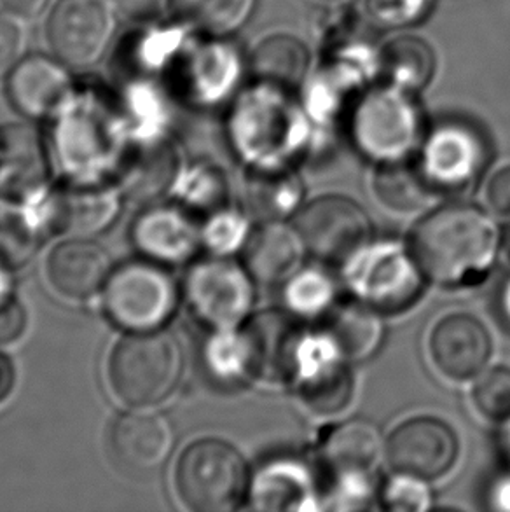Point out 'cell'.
Returning <instances> with one entry per match:
<instances>
[{"instance_id": "1", "label": "cell", "mask_w": 510, "mask_h": 512, "mask_svg": "<svg viewBox=\"0 0 510 512\" xmlns=\"http://www.w3.org/2000/svg\"><path fill=\"white\" fill-rule=\"evenodd\" d=\"M409 245L430 285L462 291L484 284L497 268L505 235L493 212L465 201L428 208Z\"/></svg>"}, {"instance_id": "2", "label": "cell", "mask_w": 510, "mask_h": 512, "mask_svg": "<svg viewBox=\"0 0 510 512\" xmlns=\"http://www.w3.org/2000/svg\"><path fill=\"white\" fill-rule=\"evenodd\" d=\"M268 93L247 98L229 123V140L247 173L297 168L315 149L311 119L268 86Z\"/></svg>"}, {"instance_id": "3", "label": "cell", "mask_w": 510, "mask_h": 512, "mask_svg": "<svg viewBox=\"0 0 510 512\" xmlns=\"http://www.w3.org/2000/svg\"><path fill=\"white\" fill-rule=\"evenodd\" d=\"M339 268L348 296L383 315L407 312L430 285L409 242L395 238H371Z\"/></svg>"}, {"instance_id": "4", "label": "cell", "mask_w": 510, "mask_h": 512, "mask_svg": "<svg viewBox=\"0 0 510 512\" xmlns=\"http://www.w3.org/2000/svg\"><path fill=\"white\" fill-rule=\"evenodd\" d=\"M425 135L413 93L392 84L364 93L350 118L353 146L373 167L413 161Z\"/></svg>"}, {"instance_id": "5", "label": "cell", "mask_w": 510, "mask_h": 512, "mask_svg": "<svg viewBox=\"0 0 510 512\" xmlns=\"http://www.w3.org/2000/svg\"><path fill=\"white\" fill-rule=\"evenodd\" d=\"M179 340L161 331L128 333L109 359V381L116 397L131 408L147 409L170 399L184 376Z\"/></svg>"}, {"instance_id": "6", "label": "cell", "mask_w": 510, "mask_h": 512, "mask_svg": "<svg viewBox=\"0 0 510 512\" xmlns=\"http://www.w3.org/2000/svg\"><path fill=\"white\" fill-rule=\"evenodd\" d=\"M353 362L327 327L299 329L287 360V387L315 416H336L352 404Z\"/></svg>"}, {"instance_id": "7", "label": "cell", "mask_w": 510, "mask_h": 512, "mask_svg": "<svg viewBox=\"0 0 510 512\" xmlns=\"http://www.w3.org/2000/svg\"><path fill=\"white\" fill-rule=\"evenodd\" d=\"M249 464L233 444L215 437L189 444L175 467V490L196 512H231L247 504Z\"/></svg>"}, {"instance_id": "8", "label": "cell", "mask_w": 510, "mask_h": 512, "mask_svg": "<svg viewBox=\"0 0 510 512\" xmlns=\"http://www.w3.org/2000/svg\"><path fill=\"white\" fill-rule=\"evenodd\" d=\"M182 289L163 264L149 259L112 270L102 291L107 319L126 333H152L168 326L179 308Z\"/></svg>"}, {"instance_id": "9", "label": "cell", "mask_w": 510, "mask_h": 512, "mask_svg": "<svg viewBox=\"0 0 510 512\" xmlns=\"http://www.w3.org/2000/svg\"><path fill=\"white\" fill-rule=\"evenodd\" d=\"M182 298L208 331L235 329L255 313L257 282L235 257L208 256L189 266Z\"/></svg>"}, {"instance_id": "10", "label": "cell", "mask_w": 510, "mask_h": 512, "mask_svg": "<svg viewBox=\"0 0 510 512\" xmlns=\"http://www.w3.org/2000/svg\"><path fill=\"white\" fill-rule=\"evenodd\" d=\"M308 256L318 263L341 264L373 236V221L359 201L345 194H322L306 201L292 219Z\"/></svg>"}, {"instance_id": "11", "label": "cell", "mask_w": 510, "mask_h": 512, "mask_svg": "<svg viewBox=\"0 0 510 512\" xmlns=\"http://www.w3.org/2000/svg\"><path fill=\"white\" fill-rule=\"evenodd\" d=\"M490 151L476 128L446 121L428 130L416 165L435 193L460 194L476 186L488 167Z\"/></svg>"}, {"instance_id": "12", "label": "cell", "mask_w": 510, "mask_h": 512, "mask_svg": "<svg viewBox=\"0 0 510 512\" xmlns=\"http://www.w3.org/2000/svg\"><path fill=\"white\" fill-rule=\"evenodd\" d=\"M428 364L449 385L476 380L493 359V338L484 322L470 313H448L434 322L425 343Z\"/></svg>"}, {"instance_id": "13", "label": "cell", "mask_w": 510, "mask_h": 512, "mask_svg": "<svg viewBox=\"0 0 510 512\" xmlns=\"http://www.w3.org/2000/svg\"><path fill=\"white\" fill-rule=\"evenodd\" d=\"M116 32L112 0H62L49 16L48 39L56 58L70 67L97 63Z\"/></svg>"}, {"instance_id": "14", "label": "cell", "mask_w": 510, "mask_h": 512, "mask_svg": "<svg viewBox=\"0 0 510 512\" xmlns=\"http://www.w3.org/2000/svg\"><path fill=\"white\" fill-rule=\"evenodd\" d=\"M460 441L455 430L437 416L407 418L386 434L385 462L392 471L437 481L455 469Z\"/></svg>"}, {"instance_id": "15", "label": "cell", "mask_w": 510, "mask_h": 512, "mask_svg": "<svg viewBox=\"0 0 510 512\" xmlns=\"http://www.w3.org/2000/svg\"><path fill=\"white\" fill-rule=\"evenodd\" d=\"M247 506L261 512H320L324 492L306 460L282 455L252 472Z\"/></svg>"}, {"instance_id": "16", "label": "cell", "mask_w": 510, "mask_h": 512, "mask_svg": "<svg viewBox=\"0 0 510 512\" xmlns=\"http://www.w3.org/2000/svg\"><path fill=\"white\" fill-rule=\"evenodd\" d=\"M123 193L112 182L63 180L51 187V228L53 233L72 238L102 235L118 221Z\"/></svg>"}, {"instance_id": "17", "label": "cell", "mask_w": 510, "mask_h": 512, "mask_svg": "<svg viewBox=\"0 0 510 512\" xmlns=\"http://www.w3.org/2000/svg\"><path fill=\"white\" fill-rule=\"evenodd\" d=\"M131 242L144 259L163 266L187 263L203 249L201 226L179 203L145 208L133 222Z\"/></svg>"}, {"instance_id": "18", "label": "cell", "mask_w": 510, "mask_h": 512, "mask_svg": "<svg viewBox=\"0 0 510 512\" xmlns=\"http://www.w3.org/2000/svg\"><path fill=\"white\" fill-rule=\"evenodd\" d=\"M51 184L20 200L0 201V263L11 270L27 266L51 228Z\"/></svg>"}, {"instance_id": "19", "label": "cell", "mask_w": 510, "mask_h": 512, "mask_svg": "<svg viewBox=\"0 0 510 512\" xmlns=\"http://www.w3.org/2000/svg\"><path fill=\"white\" fill-rule=\"evenodd\" d=\"M177 436L168 416L156 411H131L119 416L111 430L114 455L130 471L161 469L172 457Z\"/></svg>"}, {"instance_id": "20", "label": "cell", "mask_w": 510, "mask_h": 512, "mask_svg": "<svg viewBox=\"0 0 510 512\" xmlns=\"http://www.w3.org/2000/svg\"><path fill=\"white\" fill-rule=\"evenodd\" d=\"M112 270L107 250L90 238H70L56 245L46 264L51 287L72 301L95 298L104 291Z\"/></svg>"}, {"instance_id": "21", "label": "cell", "mask_w": 510, "mask_h": 512, "mask_svg": "<svg viewBox=\"0 0 510 512\" xmlns=\"http://www.w3.org/2000/svg\"><path fill=\"white\" fill-rule=\"evenodd\" d=\"M72 91L67 70L48 56L23 58L7 77V98L25 118L44 119L62 112Z\"/></svg>"}, {"instance_id": "22", "label": "cell", "mask_w": 510, "mask_h": 512, "mask_svg": "<svg viewBox=\"0 0 510 512\" xmlns=\"http://www.w3.org/2000/svg\"><path fill=\"white\" fill-rule=\"evenodd\" d=\"M308 250L292 221H261L254 228L242 263L257 284L282 285L304 264Z\"/></svg>"}, {"instance_id": "23", "label": "cell", "mask_w": 510, "mask_h": 512, "mask_svg": "<svg viewBox=\"0 0 510 512\" xmlns=\"http://www.w3.org/2000/svg\"><path fill=\"white\" fill-rule=\"evenodd\" d=\"M49 184V156L27 126L0 132V198L20 200Z\"/></svg>"}, {"instance_id": "24", "label": "cell", "mask_w": 510, "mask_h": 512, "mask_svg": "<svg viewBox=\"0 0 510 512\" xmlns=\"http://www.w3.org/2000/svg\"><path fill=\"white\" fill-rule=\"evenodd\" d=\"M329 472L378 471L385 464L386 436L369 418H348L334 425L320 444Z\"/></svg>"}, {"instance_id": "25", "label": "cell", "mask_w": 510, "mask_h": 512, "mask_svg": "<svg viewBox=\"0 0 510 512\" xmlns=\"http://www.w3.org/2000/svg\"><path fill=\"white\" fill-rule=\"evenodd\" d=\"M203 364L217 383L243 387L259 381V355L247 324L210 331L203 345Z\"/></svg>"}, {"instance_id": "26", "label": "cell", "mask_w": 510, "mask_h": 512, "mask_svg": "<svg viewBox=\"0 0 510 512\" xmlns=\"http://www.w3.org/2000/svg\"><path fill=\"white\" fill-rule=\"evenodd\" d=\"M182 167L172 147H144L126 158L118 173V186L125 198L149 203L172 191Z\"/></svg>"}, {"instance_id": "27", "label": "cell", "mask_w": 510, "mask_h": 512, "mask_svg": "<svg viewBox=\"0 0 510 512\" xmlns=\"http://www.w3.org/2000/svg\"><path fill=\"white\" fill-rule=\"evenodd\" d=\"M339 301L338 280L322 263L303 264L282 284V308L301 324L324 322Z\"/></svg>"}, {"instance_id": "28", "label": "cell", "mask_w": 510, "mask_h": 512, "mask_svg": "<svg viewBox=\"0 0 510 512\" xmlns=\"http://www.w3.org/2000/svg\"><path fill=\"white\" fill-rule=\"evenodd\" d=\"M385 317L371 306L350 298L339 301L331 315L324 320V327L331 331L345 350L346 357L355 364L371 359L380 352L386 338Z\"/></svg>"}, {"instance_id": "29", "label": "cell", "mask_w": 510, "mask_h": 512, "mask_svg": "<svg viewBox=\"0 0 510 512\" xmlns=\"http://www.w3.org/2000/svg\"><path fill=\"white\" fill-rule=\"evenodd\" d=\"M299 324L283 308L255 312L247 322L259 355V381L287 385V360Z\"/></svg>"}, {"instance_id": "30", "label": "cell", "mask_w": 510, "mask_h": 512, "mask_svg": "<svg viewBox=\"0 0 510 512\" xmlns=\"http://www.w3.org/2000/svg\"><path fill=\"white\" fill-rule=\"evenodd\" d=\"M371 189L374 200L388 212L397 215L427 212L439 196L413 161L374 167Z\"/></svg>"}, {"instance_id": "31", "label": "cell", "mask_w": 510, "mask_h": 512, "mask_svg": "<svg viewBox=\"0 0 510 512\" xmlns=\"http://www.w3.org/2000/svg\"><path fill=\"white\" fill-rule=\"evenodd\" d=\"M249 212L261 221H292L306 203V186L297 168L249 173Z\"/></svg>"}, {"instance_id": "32", "label": "cell", "mask_w": 510, "mask_h": 512, "mask_svg": "<svg viewBox=\"0 0 510 512\" xmlns=\"http://www.w3.org/2000/svg\"><path fill=\"white\" fill-rule=\"evenodd\" d=\"M250 69L262 84L278 90L299 88L310 69V55L303 42L290 35H273L255 48Z\"/></svg>"}, {"instance_id": "33", "label": "cell", "mask_w": 510, "mask_h": 512, "mask_svg": "<svg viewBox=\"0 0 510 512\" xmlns=\"http://www.w3.org/2000/svg\"><path fill=\"white\" fill-rule=\"evenodd\" d=\"M381 69L388 84L414 95L434 77V51L416 37L393 39L383 51Z\"/></svg>"}, {"instance_id": "34", "label": "cell", "mask_w": 510, "mask_h": 512, "mask_svg": "<svg viewBox=\"0 0 510 512\" xmlns=\"http://www.w3.org/2000/svg\"><path fill=\"white\" fill-rule=\"evenodd\" d=\"M172 193L180 207L207 217L219 208L228 207L231 186L221 168L212 163H193L182 167Z\"/></svg>"}, {"instance_id": "35", "label": "cell", "mask_w": 510, "mask_h": 512, "mask_svg": "<svg viewBox=\"0 0 510 512\" xmlns=\"http://www.w3.org/2000/svg\"><path fill=\"white\" fill-rule=\"evenodd\" d=\"M179 18L208 35H231L249 23L257 0H172Z\"/></svg>"}, {"instance_id": "36", "label": "cell", "mask_w": 510, "mask_h": 512, "mask_svg": "<svg viewBox=\"0 0 510 512\" xmlns=\"http://www.w3.org/2000/svg\"><path fill=\"white\" fill-rule=\"evenodd\" d=\"M255 224L252 214L243 208H219L205 217L201 224V243L210 256L235 257L242 254Z\"/></svg>"}, {"instance_id": "37", "label": "cell", "mask_w": 510, "mask_h": 512, "mask_svg": "<svg viewBox=\"0 0 510 512\" xmlns=\"http://www.w3.org/2000/svg\"><path fill=\"white\" fill-rule=\"evenodd\" d=\"M378 471L332 472L331 485L324 492L327 511H367L380 504Z\"/></svg>"}, {"instance_id": "38", "label": "cell", "mask_w": 510, "mask_h": 512, "mask_svg": "<svg viewBox=\"0 0 510 512\" xmlns=\"http://www.w3.org/2000/svg\"><path fill=\"white\" fill-rule=\"evenodd\" d=\"M470 404L486 422L504 425L510 418V367H486L470 383Z\"/></svg>"}, {"instance_id": "39", "label": "cell", "mask_w": 510, "mask_h": 512, "mask_svg": "<svg viewBox=\"0 0 510 512\" xmlns=\"http://www.w3.org/2000/svg\"><path fill=\"white\" fill-rule=\"evenodd\" d=\"M434 481L409 472L392 471L381 483L380 506L390 512H427L434 509Z\"/></svg>"}, {"instance_id": "40", "label": "cell", "mask_w": 510, "mask_h": 512, "mask_svg": "<svg viewBox=\"0 0 510 512\" xmlns=\"http://www.w3.org/2000/svg\"><path fill=\"white\" fill-rule=\"evenodd\" d=\"M369 20L381 28H402L427 16L430 0H364Z\"/></svg>"}, {"instance_id": "41", "label": "cell", "mask_w": 510, "mask_h": 512, "mask_svg": "<svg viewBox=\"0 0 510 512\" xmlns=\"http://www.w3.org/2000/svg\"><path fill=\"white\" fill-rule=\"evenodd\" d=\"M18 20L7 11L0 13V81L16 69L27 49V34Z\"/></svg>"}, {"instance_id": "42", "label": "cell", "mask_w": 510, "mask_h": 512, "mask_svg": "<svg viewBox=\"0 0 510 512\" xmlns=\"http://www.w3.org/2000/svg\"><path fill=\"white\" fill-rule=\"evenodd\" d=\"M486 208L493 214L510 217V165L491 175L484 186Z\"/></svg>"}, {"instance_id": "43", "label": "cell", "mask_w": 510, "mask_h": 512, "mask_svg": "<svg viewBox=\"0 0 510 512\" xmlns=\"http://www.w3.org/2000/svg\"><path fill=\"white\" fill-rule=\"evenodd\" d=\"M27 329V312L18 299L0 308V345L18 340Z\"/></svg>"}, {"instance_id": "44", "label": "cell", "mask_w": 510, "mask_h": 512, "mask_svg": "<svg viewBox=\"0 0 510 512\" xmlns=\"http://www.w3.org/2000/svg\"><path fill=\"white\" fill-rule=\"evenodd\" d=\"M116 9L133 20H152L165 13L168 0H112Z\"/></svg>"}, {"instance_id": "45", "label": "cell", "mask_w": 510, "mask_h": 512, "mask_svg": "<svg viewBox=\"0 0 510 512\" xmlns=\"http://www.w3.org/2000/svg\"><path fill=\"white\" fill-rule=\"evenodd\" d=\"M486 506L491 511L510 512V474H500L486 492Z\"/></svg>"}, {"instance_id": "46", "label": "cell", "mask_w": 510, "mask_h": 512, "mask_svg": "<svg viewBox=\"0 0 510 512\" xmlns=\"http://www.w3.org/2000/svg\"><path fill=\"white\" fill-rule=\"evenodd\" d=\"M49 0H0L4 11L13 14L20 20L35 18L46 9Z\"/></svg>"}, {"instance_id": "47", "label": "cell", "mask_w": 510, "mask_h": 512, "mask_svg": "<svg viewBox=\"0 0 510 512\" xmlns=\"http://www.w3.org/2000/svg\"><path fill=\"white\" fill-rule=\"evenodd\" d=\"M14 385H16L14 364L6 353L0 352V404L13 394Z\"/></svg>"}, {"instance_id": "48", "label": "cell", "mask_w": 510, "mask_h": 512, "mask_svg": "<svg viewBox=\"0 0 510 512\" xmlns=\"http://www.w3.org/2000/svg\"><path fill=\"white\" fill-rule=\"evenodd\" d=\"M14 287L16 285H14L13 270L7 268L6 264L0 263V308L16 299Z\"/></svg>"}, {"instance_id": "49", "label": "cell", "mask_w": 510, "mask_h": 512, "mask_svg": "<svg viewBox=\"0 0 510 512\" xmlns=\"http://www.w3.org/2000/svg\"><path fill=\"white\" fill-rule=\"evenodd\" d=\"M500 312L510 326V277L505 280L502 291H500Z\"/></svg>"}, {"instance_id": "50", "label": "cell", "mask_w": 510, "mask_h": 512, "mask_svg": "<svg viewBox=\"0 0 510 512\" xmlns=\"http://www.w3.org/2000/svg\"><path fill=\"white\" fill-rule=\"evenodd\" d=\"M502 427H504V429H502V437H504L505 450H507L510 457V418L504 423V425H502Z\"/></svg>"}, {"instance_id": "51", "label": "cell", "mask_w": 510, "mask_h": 512, "mask_svg": "<svg viewBox=\"0 0 510 512\" xmlns=\"http://www.w3.org/2000/svg\"><path fill=\"white\" fill-rule=\"evenodd\" d=\"M325 2H332V0H325Z\"/></svg>"}]
</instances>
